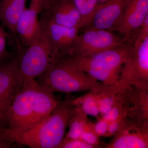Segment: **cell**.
Masks as SVG:
<instances>
[{
  "label": "cell",
  "instance_id": "26",
  "mask_svg": "<svg viewBox=\"0 0 148 148\" xmlns=\"http://www.w3.org/2000/svg\"><path fill=\"white\" fill-rule=\"evenodd\" d=\"M127 116V114L122 116L116 120L109 123L108 131L106 136L109 137L115 134L116 132L118 130L120 126L122 123L123 122L126 118Z\"/></svg>",
  "mask_w": 148,
  "mask_h": 148
},
{
  "label": "cell",
  "instance_id": "29",
  "mask_svg": "<svg viewBox=\"0 0 148 148\" xmlns=\"http://www.w3.org/2000/svg\"><path fill=\"white\" fill-rule=\"evenodd\" d=\"M3 128V127L1 125V123H0V131L1 130V129H2Z\"/></svg>",
  "mask_w": 148,
  "mask_h": 148
},
{
  "label": "cell",
  "instance_id": "16",
  "mask_svg": "<svg viewBox=\"0 0 148 148\" xmlns=\"http://www.w3.org/2000/svg\"><path fill=\"white\" fill-rule=\"evenodd\" d=\"M119 90L115 88L105 86L91 90L97 101L99 114L106 113L118 101L119 98L116 94Z\"/></svg>",
  "mask_w": 148,
  "mask_h": 148
},
{
  "label": "cell",
  "instance_id": "30",
  "mask_svg": "<svg viewBox=\"0 0 148 148\" xmlns=\"http://www.w3.org/2000/svg\"><path fill=\"white\" fill-rule=\"evenodd\" d=\"M2 63H3V62H2V61H1V59H0V64H1Z\"/></svg>",
  "mask_w": 148,
  "mask_h": 148
},
{
  "label": "cell",
  "instance_id": "19",
  "mask_svg": "<svg viewBox=\"0 0 148 148\" xmlns=\"http://www.w3.org/2000/svg\"><path fill=\"white\" fill-rule=\"evenodd\" d=\"M73 1L81 15L84 28L89 24L97 8L98 0H73Z\"/></svg>",
  "mask_w": 148,
  "mask_h": 148
},
{
  "label": "cell",
  "instance_id": "25",
  "mask_svg": "<svg viewBox=\"0 0 148 148\" xmlns=\"http://www.w3.org/2000/svg\"><path fill=\"white\" fill-rule=\"evenodd\" d=\"M148 38V15L146 16L143 24L137 30L134 41H140Z\"/></svg>",
  "mask_w": 148,
  "mask_h": 148
},
{
  "label": "cell",
  "instance_id": "23",
  "mask_svg": "<svg viewBox=\"0 0 148 148\" xmlns=\"http://www.w3.org/2000/svg\"><path fill=\"white\" fill-rule=\"evenodd\" d=\"M80 139H67L64 138L58 148H94Z\"/></svg>",
  "mask_w": 148,
  "mask_h": 148
},
{
  "label": "cell",
  "instance_id": "21",
  "mask_svg": "<svg viewBox=\"0 0 148 148\" xmlns=\"http://www.w3.org/2000/svg\"><path fill=\"white\" fill-rule=\"evenodd\" d=\"M7 34L3 28L0 26V59L3 63L16 57L13 53L8 51L6 47Z\"/></svg>",
  "mask_w": 148,
  "mask_h": 148
},
{
  "label": "cell",
  "instance_id": "28",
  "mask_svg": "<svg viewBox=\"0 0 148 148\" xmlns=\"http://www.w3.org/2000/svg\"><path fill=\"white\" fill-rule=\"evenodd\" d=\"M15 144L0 138V148H15Z\"/></svg>",
  "mask_w": 148,
  "mask_h": 148
},
{
  "label": "cell",
  "instance_id": "9",
  "mask_svg": "<svg viewBox=\"0 0 148 148\" xmlns=\"http://www.w3.org/2000/svg\"><path fill=\"white\" fill-rule=\"evenodd\" d=\"M41 18L65 27L81 29L82 18L73 0H49Z\"/></svg>",
  "mask_w": 148,
  "mask_h": 148
},
{
  "label": "cell",
  "instance_id": "17",
  "mask_svg": "<svg viewBox=\"0 0 148 148\" xmlns=\"http://www.w3.org/2000/svg\"><path fill=\"white\" fill-rule=\"evenodd\" d=\"M75 106V109L68 125L69 131L64 138L65 139H80L81 136L89 122L88 121L87 115Z\"/></svg>",
  "mask_w": 148,
  "mask_h": 148
},
{
  "label": "cell",
  "instance_id": "2",
  "mask_svg": "<svg viewBox=\"0 0 148 148\" xmlns=\"http://www.w3.org/2000/svg\"><path fill=\"white\" fill-rule=\"evenodd\" d=\"M75 107L71 100L59 102L50 114L33 127L1 138L31 148H58L65 137Z\"/></svg>",
  "mask_w": 148,
  "mask_h": 148
},
{
  "label": "cell",
  "instance_id": "12",
  "mask_svg": "<svg viewBox=\"0 0 148 148\" xmlns=\"http://www.w3.org/2000/svg\"><path fill=\"white\" fill-rule=\"evenodd\" d=\"M128 1L108 0L98 5L89 24L85 27H94L111 32L116 31Z\"/></svg>",
  "mask_w": 148,
  "mask_h": 148
},
{
  "label": "cell",
  "instance_id": "11",
  "mask_svg": "<svg viewBox=\"0 0 148 148\" xmlns=\"http://www.w3.org/2000/svg\"><path fill=\"white\" fill-rule=\"evenodd\" d=\"M115 137L106 146L108 148H147L148 147V123L137 124L124 119Z\"/></svg>",
  "mask_w": 148,
  "mask_h": 148
},
{
  "label": "cell",
  "instance_id": "22",
  "mask_svg": "<svg viewBox=\"0 0 148 148\" xmlns=\"http://www.w3.org/2000/svg\"><path fill=\"white\" fill-rule=\"evenodd\" d=\"M91 125V123L88 122L80 139L88 145L97 148L99 144V137L92 131Z\"/></svg>",
  "mask_w": 148,
  "mask_h": 148
},
{
  "label": "cell",
  "instance_id": "24",
  "mask_svg": "<svg viewBox=\"0 0 148 148\" xmlns=\"http://www.w3.org/2000/svg\"><path fill=\"white\" fill-rule=\"evenodd\" d=\"M108 124L106 120L101 118L95 124L91 123V130L99 137L106 136L108 131Z\"/></svg>",
  "mask_w": 148,
  "mask_h": 148
},
{
  "label": "cell",
  "instance_id": "13",
  "mask_svg": "<svg viewBox=\"0 0 148 148\" xmlns=\"http://www.w3.org/2000/svg\"><path fill=\"white\" fill-rule=\"evenodd\" d=\"M40 20L42 31L61 58L66 56L75 42L80 29L58 25L42 18Z\"/></svg>",
  "mask_w": 148,
  "mask_h": 148
},
{
  "label": "cell",
  "instance_id": "14",
  "mask_svg": "<svg viewBox=\"0 0 148 148\" xmlns=\"http://www.w3.org/2000/svg\"><path fill=\"white\" fill-rule=\"evenodd\" d=\"M38 12L34 9L26 8L19 17L16 28L18 40L26 47L36 39L42 32Z\"/></svg>",
  "mask_w": 148,
  "mask_h": 148
},
{
  "label": "cell",
  "instance_id": "6",
  "mask_svg": "<svg viewBox=\"0 0 148 148\" xmlns=\"http://www.w3.org/2000/svg\"><path fill=\"white\" fill-rule=\"evenodd\" d=\"M132 87L148 90V38L133 42L131 53L121 69L118 83L115 88L130 90Z\"/></svg>",
  "mask_w": 148,
  "mask_h": 148
},
{
  "label": "cell",
  "instance_id": "15",
  "mask_svg": "<svg viewBox=\"0 0 148 148\" xmlns=\"http://www.w3.org/2000/svg\"><path fill=\"white\" fill-rule=\"evenodd\" d=\"M26 0H0V21L13 34L19 46L16 32V24L26 9Z\"/></svg>",
  "mask_w": 148,
  "mask_h": 148
},
{
  "label": "cell",
  "instance_id": "3",
  "mask_svg": "<svg viewBox=\"0 0 148 148\" xmlns=\"http://www.w3.org/2000/svg\"><path fill=\"white\" fill-rule=\"evenodd\" d=\"M132 45L119 47L81 57L65 56L78 69L88 74L106 87H116L122 66L131 53Z\"/></svg>",
  "mask_w": 148,
  "mask_h": 148
},
{
  "label": "cell",
  "instance_id": "4",
  "mask_svg": "<svg viewBox=\"0 0 148 148\" xmlns=\"http://www.w3.org/2000/svg\"><path fill=\"white\" fill-rule=\"evenodd\" d=\"M37 80L53 92L90 91L105 86L64 58H60L48 71L38 77Z\"/></svg>",
  "mask_w": 148,
  "mask_h": 148
},
{
  "label": "cell",
  "instance_id": "8",
  "mask_svg": "<svg viewBox=\"0 0 148 148\" xmlns=\"http://www.w3.org/2000/svg\"><path fill=\"white\" fill-rule=\"evenodd\" d=\"M24 80L17 56L0 64V123L3 127L8 111Z\"/></svg>",
  "mask_w": 148,
  "mask_h": 148
},
{
  "label": "cell",
  "instance_id": "1",
  "mask_svg": "<svg viewBox=\"0 0 148 148\" xmlns=\"http://www.w3.org/2000/svg\"><path fill=\"white\" fill-rule=\"evenodd\" d=\"M21 89L11 104L0 131V138L33 127L48 115L59 101L54 92L34 79L24 78Z\"/></svg>",
  "mask_w": 148,
  "mask_h": 148
},
{
  "label": "cell",
  "instance_id": "18",
  "mask_svg": "<svg viewBox=\"0 0 148 148\" xmlns=\"http://www.w3.org/2000/svg\"><path fill=\"white\" fill-rule=\"evenodd\" d=\"M71 100L73 104L86 115L97 116L99 114L98 104L92 91L84 96Z\"/></svg>",
  "mask_w": 148,
  "mask_h": 148
},
{
  "label": "cell",
  "instance_id": "27",
  "mask_svg": "<svg viewBox=\"0 0 148 148\" xmlns=\"http://www.w3.org/2000/svg\"><path fill=\"white\" fill-rule=\"evenodd\" d=\"M49 0H31L30 7L34 9L40 14L48 4Z\"/></svg>",
  "mask_w": 148,
  "mask_h": 148
},
{
  "label": "cell",
  "instance_id": "5",
  "mask_svg": "<svg viewBox=\"0 0 148 148\" xmlns=\"http://www.w3.org/2000/svg\"><path fill=\"white\" fill-rule=\"evenodd\" d=\"M17 58L24 78L36 79L48 71L61 56L42 30L36 39L22 51Z\"/></svg>",
  "mask_w": 148,
  "mask_h": 148
},
{
  "label": "cell",
  "instance_id": "10",
  "mask_svg": "<svg viewBox=\"0 0 148 148\" xmlns=\"http://www.w3.org/2000/svg\"><path fill=\"white\" fill-rule=\"evenodd\" d=\"M148 15V0H128L116 31L126 43L133 44L137 30Z\"/></svg>",
  "mask_w": 148,
  "mask_h": 148
},
{
  "label": "cell",
  "instance_id": "20",
  "mask_svg": "<svg viewBox=\"0 0 148 148\" xmlns=\"http://www.w3.org/2000/svg\"><path fill=\"white\" fill-rule=\"evenodd\" d=\"M124 107L123 100L120 98L112 107L106 113L103 115L102 118L109 123L116 120L122 116L127 114L128 111Z\"/></svg>",
  "mask_w": 148,
  "mask_h": 148
},
{
  "label": "cell",
  "instance_id": "7",
  "mask_svg": "<svg viewBox=\"0 0 148 148\" xmlns=\"http://www.w3.org/2000/svg\"><path fill=\"white\" fill-rule=\"evenodd\" d=\"M81 31V34H79L66 56L84 57L126 44L123 37L117 36L109 30L87 27Z\"/></svg>",
  "mask_w": 148,
  "mask_h": 148
}]
</instances>
